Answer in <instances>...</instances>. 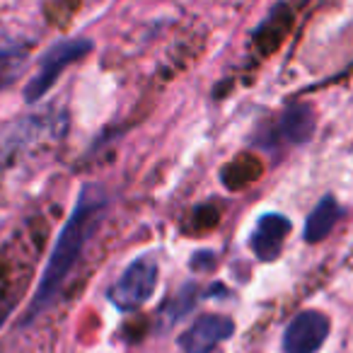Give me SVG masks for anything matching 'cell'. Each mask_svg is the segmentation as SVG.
Listing matches in <instances>:
<instances>
[{
  "mask_svg": "<svg viewBox=\"0 0 353 353\" xmlns=\"http://www.w3.org/2000/svg\"><path fill=\"white\" fill-rule=\"evenodd\" d=\"M107 211H109L107 192L99 184L92 182L83 184L78 196H75L73 211L65 218L63 228H61L59 237L54 242V250H51L49 259H46L39 285L34 290V298H32L30 307H27L25 324H30L32 319H37L41 312H46L56 303L61 288H63L65 281L73 274V269L78 266L85 247L90 245L97 228L102 225Z\"/></svg>",
  "mask_w": 353,
  "mask_h": 353,
  "instance_id": "6da1fadb",
  "label": "cell"
},
{
  "mask_svg": "<svg viewBox=\"0 0 353 353\" xmlns=\"http://www.w3.org/2000/svg\"><path fill=\"white\" fill-rule=\"evenodd\" d=\"M314 126H317V119L310 104H293L281 117V133L295 145L307 143L314 136Z\"/></svg>",
  "mask_w": 353,
  "mask_h": 353,
  "instance_id": "ba28073f",
  "label": "cell"
},
{
  "mask_svg": "<svg viewBox=\"0 0 353 353\" xmlns=\"http://www.w3.org/2000/svg\"><path fill=\"white\" fill-rule=\"evenodd\" d=\"M27 65V51L17 44H0V92L8 90Z\"/></svg>",
  "mask_w": 353,
  "mask_h": 353,
  "instance_id": "9c48e42d",
  "label": "cell"
},
{
  "mask_svg": "<svg viewBox=\"0 0 353 353\" xmlns=\"http://www.w3.org/2000/svg\"><path fill=\"white\" fill-rule=\"evenodd\" d=\"M232 334H235V322L230 317L208 312L194 319L189 329H184L179 336V348L184 353H211Z\"/></svg>",
  "mask_w": 353,
  "mask_h": 353,
  "instance_id": "5b68a950",
  "label": "cell"
},
{
  "mask_svg": "<svg viewBox=\"0 0 353 353\" xmlns=\"http://www.w3.org/2000/svg\"><path fill=\"white\" fill-rule=\"evenodd\" d=\"M329 336V319L319 310H303L288 322L281 339L283 353H317Z\"/></svg>",
  "mask_w": 353,
  "mask_h": 353,
  "instance_id": "277c9868",
  "label": "cell"
},
{
  "mask_svg": "<svg viewBox=\"0 0 353 353\" xmlns=\"http://www.w3.org/2000/svg\"><path fill=\"white\" fill-rule=\"evenodd\" d=\"M290 235V221L283 213L269 211L256 218L254 232L250 237V247L259 261H274L281 256L283 245Z\"/></svg>",
  "mask_w": 353,
  "mask_h": 353,
  "instance_id": "8992f818",
  "label": "cell"
},
{
  "mask_svg": "<svg viewBox=\"0 0 353 353\" xmlns=\"http://www.w3.org/2000/svg\"><path fill=\"white\" fill-rule=\"evenodd\" d=\"M92 51V41L85 39V37H75V39H63V41H56L54 46L41 54L39 59V68L37 73L30 78V83L25 85V102L27 104H34L59 83L61 73L68 70L73 63L83 61L85 56Z\"/></svg>",
  "mask_w": 353,
  "mask_h": 353,
  "instance_id": "7a4b0ae2",
  "label": "cell"
},
{
  "mask_svg": "<svg viewBox=\"0 0 353 353\" xmlns=\"http://www.w3.org/2000/svg\"><path fill=\"white\" fill-rule=\"evenodd\" d=\"M339 218H341V206H339L336 199L332 194L322 196L317 201V206L312 208V213L307 216V221H305V232H303L305 242H310V245L322 242L334 230Z\"/></svg>",
  "mask_w": 353,
  "mask_h": 353,
  "instance_id": "52a82bcc",
  "label": "cell"
},
{
  "mask_svg": "<svg viewBox=\"0 0 353 353\" xmlns=\"http://www.w3.org/2000/svg\"><path fill=\"white\" fill-rule=\"evenodd\" d=\"M157 285V264L150 256H138L109 288V300L123 312L143 307L152 298Z\"/></svg>",
  "mask_w": 353,
  "mask_h": 353,
  "instance_id": "3957f363",
  "label": "cell"
}]
</instances>
